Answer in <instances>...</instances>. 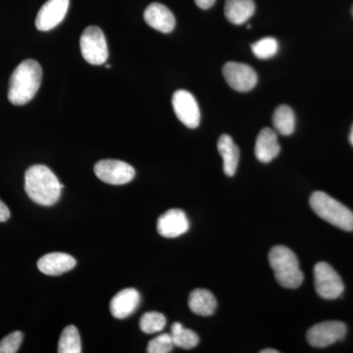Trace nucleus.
I'll use <instances>...</instances> for the list:
<instances>
[{"label": "nucleus", "mask_w": 353, "mask_h": 353, "mask_svg": "<svg viewBox=\"0 0 353 353\" xmlns=\"http://www.w3.org/2000/svg\"><path fill=\"white\" fill-rule=\"evenodd\" d=\"M83 59L92 65H102L108 59V46L105 36L97 26H90L80 39Z\"/></svg>", "instance_id": "nucleus-5"}, {"label": "nucleus", "mask_w": 353, "mask_h": 353, "mask_svg": "<svg viewBox=\"0 0 353 353\" xmlns=\"http://www.w3.org/2000/svg\"><path fill=\"white\" fill-rule=\"evenodd\" d=\"M143 17L146 24L164 34L171 32L175 28V17L169 8L163 4H150V6L146 7Z\"/></svg>", "instance_id": "nucleus-15"}, {"label": "nucleus", "mask_w": 353, "mask_h": 353, "mask_svg": "<svg viewBox=\"0 0 353 353\" xmlns=\"http://www.w3.org/2000/svg\"><path fill=\"white\" fill-rule=\"evenodd\" d=\"M253 54L259 59H269L275 57L279 50L277 39L274 38H264L259 39L252 46Z\"/></svg>", "instance_id": "nucleus-24"}, {"label": "nucleus", "mask_w": 353, "mask_h": 353, "mask_svg": "<svg viewBox=\"0 0 353 353\" xmlns=\"http://www.w3.org/2000/svg\"><path fill=\"white\" fill-rule=\"evenodd\" d=\"M57 352L59 353L82 352L80 334H79L78 329L74 325H69L62 332L59 343H58Z\"/></svg>", "instance_id": "nucleus-22"}, {"label": "nucleus", "mask_w": 353, "mask_h": 353, "mask_svg": "<svg viewBox=\"0 0 353 353\" xmlns=\"http://www.w3.org/2000/svg\"><path fill=\"white\" fill-rule=\"evenodd\" d=\"M196 6L201 9H209L214 6L216 0H194Z\"/></svg>", "instance_id": "nucleus-28"}, {"label": "nucleus", "mask_w": 353, "mask_h": 353, "mask_svg": "<svg viewBox=\"0 0 353 353\" xmlns=\"http://www.w3.org/2000/svg\"><path fill=\"white\" fill-rule=\"evenodd\" d=\"M171 336L175 347L192 350L199 345V338L196 332L183 328L181 323H174L171 327Z\"/></svg>", "instance_id": "nucleus-21"}, {"label": "nucleus", "mask_w": 353, "mask_h": 353, "mask_svg": "<svg viewBox=\"0 0 353 353\" xmlns=\"http://www.w3.org/2000/svg\"><path fill=\"white\" fill-rule=\"evenodd\" d=\"M281 152L277 134L270 128H264L257 136L255 143V157L262 163H269L275 159Z\"/></svg>", "instance_id": "nucleus-16"}, {"label": "nucleus", "mask_w": 353, "mask_h": 353, "mask_svg": "<svg viewBox=\"0 0 353 353\" xmlns=\"http://www.w3.org/2000/svg\"><path fill=\"white\" fill-rule=\"evenodd\" d=\"M139 303H141V296L138 290L132 288L121 290L111 299V314L117 319H125L137 310Z\"/></svg>", "instance_id": "nucleus-13"}, {"label": "nucleus", "mask_w": 353, "mask_h": 353, "mask_svg": "<svg viewBox=\"0 0 353 353\" xmlns=\"http://www.w3.org/2000/svg\"><path fill=\"white\" fill-rule=\"evenodd\" d=\"M316 214L333 226L345 232L353 231V212L347 206L324 192H315L309 199Z\"/></svg>", "instance_id": "nucleus-4"}, {"label": "nucleus", "mask_w": 353, "mask_h": 353, "mask_svg": "<svg viewBox=\"0 0 353 353\" xmlns=\"http://www.w3.org/2000/svg\"><path fill=\"white\" fill-rule=\"evenodd\" d=\"M218 152L223 158V169L225 174L233 176L240 161V150L229 134H222L218 139Z\"/></svg>", "instance_id": "nucleus-17"}, {"label": "nucleus", "mask_w": 353, "mask_h": 353, "mask_svg": "<svg viewBox=\"0 0 353 353\" xmlns=\"http://www.w3.org/2000/svg\"><path fill=\"white\" fill-rule=\"evenodd\" d=\"M261 353H278V350H273V348H268V350H261Z\"/></svg>", "instance_id": "nucleus-29"}, {"label": "nucleus", "mask_w": 353, "mask_h": 353, "mask_svg": "<svg viewBox=\"0 0 353 353\" xmlns=\"http://www.w3.org/2000/svg\"><path fill=\"white\" fill-rule=\"evenodd\" d=\"M273 125L276 131L283 136H290L296 130V115L288 105H280L273 115Z\"/></svg>", "instance_id": "nucleus-20"}, {"label": "nucleus", "mask_w": 353, "mask_h": 353, "mask_svg": "<svg viewBox=\"0 0 353 353\" xmlns=\"http://www.w3.org/2000/svg\"><path fill=\"white\" fill-rule=\"evenodd\" d=\"M269 262L279 284L287 289H297L303 282L296 253L284 245H276L269 252Z\"/></svg>", "instance_id": "nucleus-3"}, {"label": "nucleus", "mask_w": 353, "mask_h": 353, "mask_svg": "<svg viewBox=\"0 0 353 353\" xmlns=\"http://www.w3.org/2000/svg\"><path fill=\"white\" fill-rule=\"evenodd\" d=\"M43 70L36 60L27 59L14 70L9 82L8 99L14 105H25L41 87Z\"/></svg>", "instance_id": "nucleus-2"}, {"label": "nucleus", "mask_w": 353, "mask_h": 353, "mask_svg": "<svg viewBox=\"0 0 353 353\" xmlns=\"http://www.w3.org/2000/svg\"><path fill=\"white\" fill-rule=\"evenodd\" d=\"M350 143H352V145L353 146V126L352 128V131H350Z\"/></svg>", "instance_id": "nucleus-30"}, {"label": "nucleus", "mask_w": 353, "mask_h": 353, "mask_svg": "<svg viewBox=\"0 0 353 353\" xmlns=\"http://www.w3.org/2000/svg\"><path fill=\"white\" fill-rule=\"evenodd\" d=\"M223 75L228 85L240 92H248L257 85L259 77L248 64L239 62H228L223 67Z\"/></svg>", "instance_id": "nucleus-9"}, {"label": "nucleus", "mask_w": 353, "mask_h": 353, "mask_svg": "<svg viewBox=\"0 0 353 353\" xmlns=\"http://www.w3.org/2000/svg\"><path fill=\"white\" fill-rule=\"evenodd\" d=\"M166 326V317L162 313L152 312L145 313L139 320V328L145 334H152L163 331Z\"/></svg>", "instance_id": "nucleus-23"}, {"label": "nucleus", "mask_w": 353, "mask_h": 353, "mask_svg": "<svg viewBox=\"0 0 353 353\" xmlns=\"http://www.w3.org/2000/svg\"><path fill=\"white\" fill-rule=\"evenodd\" d=\"M255 11L253 0H226L225 16L234 25L245 24L252 18Z\"/></svg>", "instance_id": "nucleus-19"}, {"label": "nucleus", "mask_w": 353, "mask_h": 353, "mask_svg": "<svg viewBox=\"0 0 353 353\" xmlns=\"http://www.w3.org/2000/svg\"><path fill=\"white\" fill-rule=\"evenodd\" d=\"M189 307L194 314L208 317L214 314L217 308V299L208 290L196 289L190 292Z\"/></svg>", "instance_id": "nucleus-18"}, {"label": "nucleus", "mask_w": 353, "mask_h": 353, "mask_svg": "<svg viewBox=\"0 0 353 353\" xmlns=\"http://www.w3.org/2000/svg\"><path fill=\"white\" fill-rule=\"evenodd\" d=\"M63 185L55 174L44 165H34L25 174V190L32 201L51 206L59 201Z\"/></svg>", "instance_id": "nucleus-1"}, {"label": "nucleus", "mask_w": 353, "mask_h": 353, "mask_svg": "<svg viewBox=\"0 0 353 353\" xmlns=\"http://www.w3.org/2000/svg\"><path fill=\"white\" fill-rule=\"evenodd\" d=\"M76 259L67 253L52 252L39 259L38 268L48 276H59L75 268Z\"/></svg>", "instance_id": "nucleus-14"}, {"label": "nucleus", "mask_w": 353, "mask_h": 353, "mask_svg": "<svg viewBox=\"0 0 353 353\" xmlns=\"http://www.w3.org/2000/svg\"><path fill=\"white\" fill-rule=\"evenodd\" d=\"M174 111L185 126L196 129L201 123V110L194 95L185 90H176L172 99Z\"/></svg>", "instance_id": "nucleus-10"}, {"label": "nucleus", "mask_w": 353, "mask_h": 353, "mask_svg": "<svg viewBox=\"0 0 353 353\" xmlns=\"http://www.w3.org/2000/svg\"><path fill=\"white\" fill-rule=\"evenodd\" d=\"M174 343L170 334H161L148 343V353H169L173 350Z\"/></svg>", "instance_id": "nucleus-25"}, {"label": "nucleus", "mask_w": 353, "mask_h": 353, "mask_svg": "<svg viewBox=\"0 0 353 353\" xmlns=\"http://www.w3.org/2000/svg\"><path fill=\"white\" fill-rule=\"evenodd\" d=\"M22 332L16 331L9 334L3 340L0 341V353H16L22 343Z\"/></svg>", "instance_id": "nucleus-26"}, {"label": "nucleus", "mask_w": 353, "mask_h": 353, "mask_svg": "<svg viewBox=\"0 0 353 353\" xmlns=\"http://www.w3.org/2000/svg\"><path fill=\"white\" fill-rule=\"evenodd\" d=\"M315 290L322 299H338L345 290L341 276L326 262H318L314 267Z\"/></svg>", "instance_id": "nucleus-6"}, {"label": "nucleus", "mask_w": 353, "mask_h": 353, "mask_svg": "<svg viewBox=\"0 0 353 353\" xmlns=\"http://www.w3.org/2000/svg\"><path fill=\"white\" fill-rule=\"evenodd\" d=\"M347 334V326L340 321L319 323L311 327L306 334L309 345L313 347H327L339 341H343Z\"/></svg>", "instance_id": "nucleus-8"}, {"label": "nucleus", "mask_w": 353, "mask_h": 353, "mask_svg": "<svg viewBox=\"0 0 353 353\" xmlns=\"http://www.w3.org/2000/svg\"><path fill=\"white\" fill-rule=\"evenodd\" d=\"M10 218V211L6 203L0 199V223L6 222Z\"/></svg>", "instance_id": "nucleus-27"}, {"label": "nucleus", "mask_w": 353, "mask_h": 353, "mask_svg": "<svg viewBox=\"0 0 353 353\" xmlns=\"http://www.w3.org/2000/svg\"><path fill=\"white\" fill-rule=\"evenodd\" d=\"M94 173L102 182L109 185H125L136 176L134 167L121 160H101L94 165Z\"/></svg>", "instance_id": "nucleus-7"}, {"label": "nucleus", "mask_w": 353, "mask_h": 353, "mask_svg": "<svg viewBox=\"0 0 353 353\" xmlns=\"http://www.w3.org/2000/svg\"><path fill=\"white\" fill-rule=\"evenodd\" d=\"M69 6L70 0H48L37 15V29L41 32L54 29L64 20Z\"/></svg>", "instance_id": "nucleus-11"}, {"label": "nucleus", "mask_w": 353, "mask_h": 353, "mask_svg": "<svg viewBox=\"0 0 353 353\" xmlns=\"http://www.w3.org/2000/svg\"><path fill=\"white\" fill-rule=\"evenodd\" d=\"M190 222L181 209H170L157 220V232L167 239H175L187 233Z\"/></svg>", "instance_id": "nucleus-12"}, {"label": "nucleus", "mask_w": 353, "mask_h": 353, "mask_svg": "<svg viewBox=\"0 0 353 353\" xmlns=\"http://www.w3.org/2000/svg\"><path fill=\"white\" fill-rule=\"evenodd\" d=\"M105 67H106V68H108V69H110V68H111L110 65H106V66H105Z\"/></svg>", "instance_id": "nucleus-31"}]
</instances>
